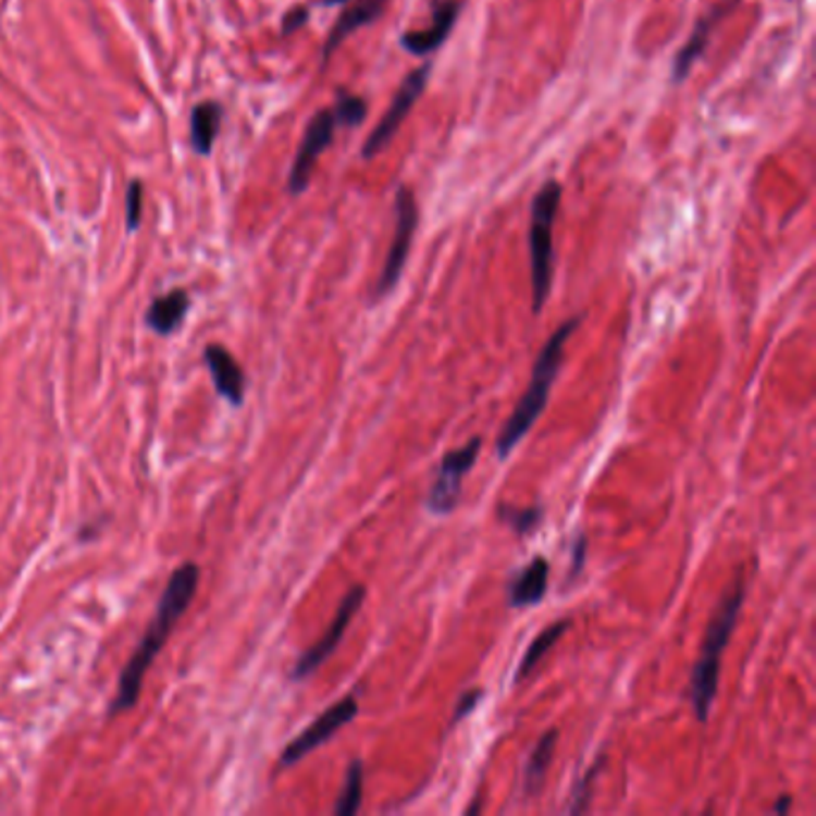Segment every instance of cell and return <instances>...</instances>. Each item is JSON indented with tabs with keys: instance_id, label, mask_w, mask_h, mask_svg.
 I'll use <instances>...</instances> for the list:
<instances>
[{
	"instance_id": "cell-5",
	"label": "cell",
	"mask_w": 816,
	"mask_h": 816,
	"mask_svg": "<svg viewBox=\"0 0 816 816\" xmlns=\"http://www.w3.org/2000/svg\"><path fill=\"white\" fill-rule=\"evenodd\" d=\"M417 225H419V207H417L412 189L398 187V195H395V235H393L386 263H383V271L374 285V293H371V299H374V302H379V299L391 295L395 287H398L407 257H410Z\"/></svg>"
},
{
	"instance_id": "cell-8",
	"label": "cell",
	"mask_w": 816,
	"mask_h": 816,
	"mask_svg": "<svg viewBox=\"0 0 816 816\" xmlns=\"http://www.w3.org/2000/svg\"><path fill=\"white\" fill-rule=\"evenodd\" d=\"M364 596H367V590L362 584L350 586V592L343 596V602H341L338 610H335V616L331 620V626L326 628V632H323L321 638L314 644H311L305 654H299V658L295 662V668H293V680L309 678L335 650H338V644L343 642L345 632H347V626H350V620L357 616L359 606L364 604Z\"/></svg>"
},
{
	"instance_id": "cell-3",
	"label": "cell",
	"mask_w": 816,
	"mask_h": 816,
	"mask_svg": "<svg viewBox=\"0 0 816 816\" xmlns=\"http://www.w3.org/2000/svg\"><path fill=\"white\" fill-rule=\"evenodd\" d=\"M745 596H747V586H745V578L740 574V578L733 582V586H730V590L724 594L721 602H718L716 614L709 622V628H706L702 652H700L697 664H694L692 668V680H690L692 709L700 724H706V718H709L712 706L716 702L718 676H721V656L730 642V634H733L735 630V622L742 610V604H745Z\"/></svg>"
},
{
	"instance_id": "cell-19",
	"label": "cell",
	"mask_w": 816,
	"mask_h": 816,
	"mask_svg": "<svg viewBox=\"0 0 816 816\" xmlns=\"http://www.w3.org/2000/svg\"><path fill=\"white\" fill-rule=\"evenodd\" d=\"M570 628V620H558L554 622V626H548L546 630H542L534 638V642L527 646V652L522 654V662L518 666V673H515V682H522L527 676L532 673V670L536 668V664L542 662V658L548 654L551 646H554L562 634L568 632Z\"/></svg>"
},
{
	"instance_id": "cell-21",
	"label": "cell",
	"mask_w": 816,
	"mask_h": 816,
	"mask_svg": "<svg viewBox=\"0 0 816 816\" xmlns=\"http://www.w3.org/2000/svg\"><path fill=\"white\" fill-rule=\"evenodd\" d=\"M498 520L508 524L515 534H532L544 520V510L539 506L532 508H515V506H498Z\"/></svg>"
},
{
	"instance_id": "cell-14",
	"label": "cell",
	"mask_w": 816,
	"mask_h": 816,
	"mask_svg": "<svg viewBox=\"0 0 816 816\" xmlns=\"http://www.w3.org/2000/svg\"><path fill=\"white\" fill-rule=\"evenodd\" d=\"M740 3V0H728V3L724 5H716L709 15L702 17L697 22V27H694L692 36L688 39V44L680 48L676 60H673V82L680 84L682 79H685L690 75L692 65L697 63V60L702 58V53L706 51V46H709V39H712V32L718 22H721L730 10H735V5Z\"/></svg>"
},
{
	"instance_id": "cell-22",
	"label": "cell",
	"mask_w": 816,
	"mask_h": 816,
	"mask_svg": "<svg viewBox=\"0 0 816 816\" xmlns=\"http://www.w3.org/2000/svg\"><path fill=\"white\" fill-rule=\"evenodd\" d=\"M333 111H335V115H338L341 127H357V125L364 123L369 106H367L362 96L341 91L338 99H335V103H333Z\"/></svg>"
},
{
	"instance_id": "cell-26",
	"label": "cell",
	"mask_w": 816,
	"mask_h": 816,
	"mask_svg": "<svg viewBox=\"0 0 816 816\" xmlns=\"http://www.w3.org/2000/svg\"><path fill=\"white\" fill-rule=\"evenodd\" d=\"M482 690H470V692H465L462 694V697L458 700V704H455V712H453V724H458V721H462V718L467 716V714H472L474 709H477V704H479V700H482Z\"/></svg>"
},
{
	"instance_id": "cell-25",
	"label": "cell",
	"mask_w": 816,
	"mask_h": 816,
	"mask_svg": "<svg viewBox=\"0 0 816 816\" xmlns=\"http://www.w3.org/2000/svg\"><path fill=\"white\" fill-rule=\"evenodd\" d=\"M586 546H590V539H586V534H578L574 536L572 542V548H570V578H578V574L582 572L584 568V560H586Z\"/></svg>"
},
{
	"instance_id": "cell-20",
	"label": "cell",
	"mask_w": 816,
	"mask_h": 816,
	"mask_svg": "<svg viewBox=\"0 0 816 816\" xmlns=\"http://www.w3.org/2000/svg\"><path fill=\"white\" fill-rule=\"evenodd\" d=\"M362 795H364V764L359 759H353L347 766L345 783L335 800L333 814L335 816H353L362 809Z\"/></svg>"
},
{
	"instance_id": "cell-23",
	"label": "cell",
	"mask_w": 816,
	"mask_h": 816,
	"mask_svg": "<svg viewBox=\"0 0 816 816\" xmlns=\"http://www.w3.org/2000/svg\"><path fill=\"white\" fill-rule=\"evenodd\" d=\"M602 766H604V757H596V762L592 764V769L586 771L578 783H574L572 793H570V807H568L570 814H580V812H584L586 807H590L592 788H594L596 774H598V769H602Z\"/></svg>"
},
{
	"instance_id": "cell-4",
	"label": "cell",
	"mask_w": 816,
	"mask_h": 816,
	"mask_svg": "<svg viewBox=\"0 0 816 816\" xmlns=\"http://www.w3.org/2000/svg\"><path fill=\"white\" fill-rule=\"evenodd\" d=\"M562 199L558 180H546L539 187L530 209V271H532V309H544L554 285V227Z\"/></svg>"
},
{
	"instance_id": "cell-6",
	"label": "cell",
	"mask_w": 816,
	"mask_h": 816,
	"mask_svg": "<svg viewBox=\"0 0 816 816\" xmlns=\"http://www.w3.org/2000/svg\"><path fill=\"white\" fill-rule=\"evenodd\" d=\"M479 453H482V438L467 441L465 446L448 450L446 455H443L436 479H434V484H431L429 496H426L429 512L448 515L455 510L462 494V479L477 465Z\"/></svg>"
},
{
	"instance_id": "cell-10",
	"label": "cell",
	"mask_w": 816,
	"mask_h": 816,
	"mask_svg": "<svg viewBox=\"0 0 816 816\" xmlns=\"http://www.w3.org/2000/svg\"><path fill=\"white\" fill-rule=\"evenodd\" d=\"M359 712V702L355 694H350V697H345L341 702H335L333 706H329L326 712H323L314 724H311L309 728H305L302 733H299L290 745H287L281 754V766H293L297 764L299 759H305L309 752H314L317 747L326 745V742L338 733L341 728H345L347 724L353 721V718L357 716Z\"/></svg>"
},
{
	"instance_id": "cell-11",
	"label": "cell",
	"mask_w": 816,
	"mask_h": 816,
	"mask_svg": "<svg viewBox=\"0 0 816 816\" xmlns=\"http://www.w3.org/2000/svg\"><path fill=\"white\" fill-rule=\"evenodd\" d=\"M460 0H431V24L426 29L405 32L400 44L407 53L417 58H429L434 51L448 41V36L460 17Z\"/></svg>"
},
{
	"instance_id": "cell-29",
	"label": "cell",
	"mask_w": 816,
	"mask_h": 816,
	"mask_svg": "<svg viewBox=\"0 0 816 816\" xmlns=\"http://www.w3.org/2000/svg\"><path fill=\"white\" fill-rule=\"evenodd\" d=\"M345 3H350V0H319V5H323V8H333V5H345Z\"/></svg>"
},
{
	"instance_id": "cell-1",
	"label": "cell",
	"mask_w": 816,
	"mask_h": 816,
	"mask_svg": "<svg viewBox=\"0 0 816 816\" xmlns=\"http://www.w3.org/2000/svg\"><path fill=\"white\" fill-rule=\"evenodd\" d=\"M197 586H199V568L195 566V562H185L183 568H177L171 574V580H168L163 596L159 602V608H156V618L151 620L149 630L144 632V638L137 644L135 654L129 656L123 676H120L118 694L111 706V714H123L139 702L144 676L149 673L156 654L163 650L168 634L173 632L177 620L183 618L187 606L191 604V598H195Z\"/></svg>"
},
{
	"instance_id": "cell-2",
	"label": "cell",
	"mask_w": 816,
	"mask_h": 816,
	"mask_svg": "<svg viewBox=\"0 0 816 816\" xmlns=\"http://www.w3.org/2000/svg\"><path fill=\"white\" fill-rule=\"evenodd\" d=\"M580 323H582V317H572L570 321L560 323L558 331L551 335L546 345L542 347V353H539L534 369H532L530 386H527L518 407H515V412L510 415L508 422L503 424L500 434L496 438V453L500 460H506L508 455L520 446V441L530 434L532 426L536 424V419L544 415L551 388H554L556 376L562 364L566 343L570 335L580 329Z\"/></svg>"
},
{
	"instance_id": "cell-28",
	"label": "cell",
	"mask_w": 816,
	"mask_h": 816,
	"mask_svg": "<svg viewBox=\"0 0 816 816\" xmlns=\"http://www.w3.org/2000/svg\"><path fill=\"white\" fill-rule=\"evenodd\" d=\"M790 805H793V798H790V795H783V798L778 800L776 805H774V812H776V814H786V812L790 809Z\"/></svg>"
},
{
	"instance_id": "cell-17",
	"label": "cell",
	"mask_w": 816,
	"mask_h": 816,
	"mask_svg": "<svg viewBox=\"0 0 816 816\" xmlns=\"http://www.w3.org/2000/svg\"><path fill=\"white\" fill-rule=\"evenodd\" d=\"M556 745H558V730L556 728L546 730V733L539 738L534 750L530 752V757H527L524 771H522L524 795H536L539 790H542V786L546 781V774H548V766H551V762H554Z\"/></svg>"
},
{
	"instance_id": "cell-7",
	"label": "cell",
	"mask_w": 816,
	"mask_h": 816,
	"mask_svg": "<svg viewBox=\"0 0 816 816\" xmlns=\"http://www.w3.org/2000/svg\"><path fill=\"white\" fill-rule=\"evenodd\" d=\"M429 75H431V63H424L422 67L412 70L410 75H407L400 84L398 94L393 96V101L388 106V111L383 113L381 123L374 127V132L367 137L364 147H362V159H374V156H379L383 149L388 147V144L393 141V137L398 135L400 125L405 123L407 113L412 111V106L417 103L419 96L424 94L426 89V82H429Z\"/></svg>"
},
{
	"instance_id": "cell-12",
	"label": "cell",
	"mask_w": 816,
	"mask_h": 816,
	"mask_svg": "<svg viewBox=\"0 0 816 816\" xmlns=\"http://www.w3.org/2000/svg\"><path fill=\"white\" fill-rule=\"evenodd\" d=\"M388 3H391V0H355L353 5H347L341 12L338 22H335L333 29L329 32L326 44H323V51H321L323 65L329 63L335 48H338L347 39V36L355 34L357 29L369 27V24H374L383 15V12H386Z\"/></svg>"
},
{
	"instance_id": "cell-24",
	"label": "cell",
	"mask_w": 816,
	"mask_h": 816,
	"mask_svg": "<svg viewBox=\"0 0 816 816\" xmlns=\"http://www.w3.org/2000/svg\"><path fill=\"white\" fill-rule=\"evenodd\" d=\"M141 201H144V187L139 180H132L127 187V231H137L141 223Z\"/></svg>"
},
{
	"instance_id": "cell-18",
	"label": "cell",
	"mask_w": 816,
	"mask_h": 816,
	"mask_svg": "<svg viewBox=\"0 0 816 816\" xmlns=\"http://www.w3.org/2000/svg\"><path fill=\"white\" fill-rule=\"evenodd\" d=\"M223 120V108L215 101H201L191 111V147L199 156H209L213 141L219 137Z\"/></svg>"
},
{
	"instance_id": "cell-16",
	"label": "cell",
	"mask_w": 816,
	"mask_h": 816,
	"mask_svg": "<svg viewBox=\"0 0 816 816\" xmlns=\"http://www.w3.org/2000/svg\"><path fill=\"white\" fill-rule=\"evenodd\" d=\"M189 311V295L185 290H171L156 297L147 309V326L159 335H171L180 329V323Z\"/></svg>"
},
{
	"instance_id": "cell-15",
	"label": "cell",
	"mask_w": 816,
	"mask_h": 816,
	"mask_svg": "<svg viewBox=\"0 0 816 816\" xmlns=\"http://www.w3.org/2000/svg\"><path fill=\"white\" fill-rule=\"evenodd\" d=\"M548 560L536 556L508 582V604L512 608L536 606L548 592Z\"/></svg>"
},
{
	"instance_id": "cell-13",
	"label": "cell",
	"mask_w": 816,
	"mask_h": 816,
	"mask_svg": "<svg viewBox=\"0 0 816 816\" xmlns=\"http://www.w3.org/2000/svg\"><path fill=\"white\" fill-rule=\"evenodd\" d=\"M203 362H207L213 386L219 395L231 403V405H243L245 400V374L243 367L237 364V359L225 350L223 345H207L203 350Z\"/></svg>"
},
{
	"instance_id": "cell-27",
	"label": "cell",
	"mask_w": 816,
	"mask_h": 816,
	"mask_svg": "<svg viewBox=\"0 0 816 816\" xmlns=\"http://www.w3.org/2000/svg\"><path fill=\"white\" fill-rule=\"evenodd\" d=\"M307 20H309V8H305V5L293 8V10L287 12V15L283 17V36L297 32L299 27H305V22H307Z\"/></svg>"
},
{
	"instance_id": "cell-9",
	"label": "cell",
	"mask_w": 816,
	"mask_h": 816,
	"mask_svg": "<svg viewBox=\"0 0 816 816\" xmlns=\"http://www.w3.org/2000/svg\"><path fill=\"white\" fill-rule=\"evenodd\" d=\"M338 127L341 123L333 108L319 111L314 118H311V123L307 125V132L302 137V144H299L297 156L293 161L290 180H287V189H290V195L295 197L302 195V191L309 187V180L311 175H314V165L319 161V156L331 147L335 129Z\"/></svg>"
}]
</instances>
